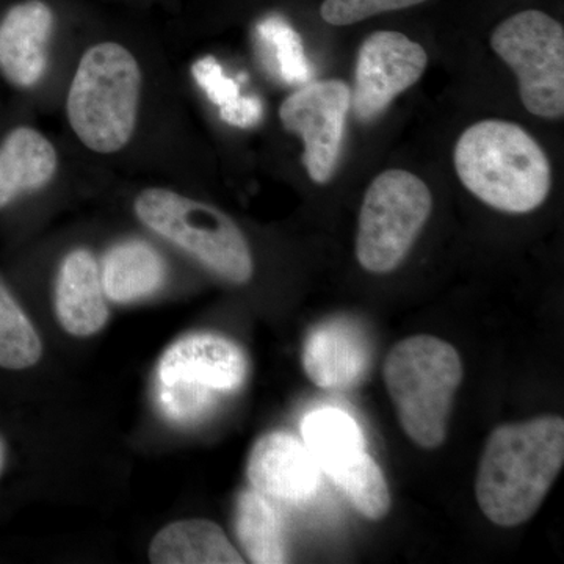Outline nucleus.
<instances>
[{"instance_id":"nucleus-1","label":"nucleus","mask_w":564,"mask_h":564,"mask_svg":"<svg viewBox=\"0 0 564 564\" xmlns=\"http://www.w3.org/2000/svg\"><path fill=\"white\" fill-rule=\"evenodd\" d=\"M563 464L564 421L558 415L499 426L486 441L478 466L475 494L481 511L496 525L524 524Z\"/></svg>"},{"instance_id":"nucleus-2","label":"nucleus","mask_w":564,"mask_h":564,"mask_svg":"<svg viewBox=\"0 0 564 564\" xmlns=\"http://www.w3.org/2000/svg\"><path fill=\"white\" fill-rule=\"evenodd\" d=\"M455 170L480 202L508 214L538 209L551 191V165L538 141L521 126L485 120L456 141Z\"/></svg>"},{"instance_id":"nucleus-3","label":"nucleus","mask_w":564,"mask_h":564,"mask_svg":"<svg viewBox=\"0 0 564 564\" xmlns=\"http://www.w3.org/2000/svg\"><path fill=\"white\" fill-rule=\"evenodd\" d=\"M141 69L132 52L113 41L95 44L80 58L70 82L68 120L88 150L121 151L139 118Z\"/></svg>"},{"instance_id":"nucleus-4","label":"nucleus","mask_w":564,"mask_h":564,"mask_svg":"<svg viewBox=\"0 0 564 564\" xmlns=\"http://www.w3.org/2000/svg\"><path fill=\"white\" fill-rule=\"evenodd\" d=\"M383 377L408 437L426 451L441 447L463 380L458 351L429 334L408 337L389 351Z\"/></svg>"},{"instance_id":"nucleus-5","label":"nucleus","mask_w":564,"mask_h":564,"mask_svg":"<svg viewBox=\"0 0 564 564\" xmlns=\"http://www.w3.org/2000/svg\"><path fill=\"white\" fill-rule=\"evenodd\" d=\"M137 217L144 226L187 251L232 284L251 280L254 262L243 232L217 207L169 188H147L137 196Z\"/></svg>"},{"instance_id":"nucleus-6","label":"nucleus","mask_w":564,"mask_h":564,"mask_svg":"<svg viewBox=\"0 0 564 564\" xmlns=\"http://www.w3.org/2000/svg\"><path fill=\"white\" fill-rule=\"evenodd\" d=\"M247 375V355L239 345L218 334H191L159 362V402L173 421H198L214 410L218 397L239 391Z\"/></svg>"},{"instance_id":"nucleus-7","label":"nucleus","mask_w":564,"mask_h":564,"mask_svg":"<svg viewBox=\"0 0 564 564\" xmlns=\"http://www.w3.org/2000/svg\"><path fill=\"white\" fill-rule=\"evenodd\" d=\"M433 209L429 185L404 170L375 177L359 212L356 258L370 273L399 269Z\"/></svg>"},{"instance_id":"nucleus-8","label":"nucleus","mask_w":564,"mask_h":564,"mask_svg":"<svg viewBox=\"0 0 564 564\" xmlns=\"http://www.w3.org/2000/svg\"><path fill=\"white\" fill-rule=\"evenodd\" d=\"M492 51L516 74L522 104L534 117L564 113V29L543 11L525 10L500 22Z\"/></svg>"},{"instance_id":"nucleus-9","label":"nucleus","mask_w":564,"mask_h":564,"mask_svg":"<svg viewBox=\"0 0 564 564\" xmlns=\"http://www.w3.org/2000/svg\"><path fill=\"white\" fill-rule=\"evenodd\" d=\"M350 109L351 90L340 80L313 82L281 104L282 126L302 137L304 169L315 184L336 172Z\"/></svg>"},{"instance_id":"nucleus-10","label":"nucleus","mask_w":564,"mask_h":564,"mask_svg":"<svg viewBox=\"0 0 564 564\" xmlns=\"http://www.w3.org/2000/svg\"><path fill=\"white\" fill-rule=\"evenodd\" d=\"M429 65L421 44L400 32L367 36L358 52L351 107L364 122L377 120L397 96L413 87Z\"/></svg>"},{"instance_id":"nucleus-11","label":"nucleus","mask_w":564,"mask_h":564,"mask_svg":"<svg viewBox=\"0 0 564 564\" xmlns=\"http://www.w3.org/2000/svg\"><path fill=\"white\" fill-rule=\"evenodd\" d=\"M248 480L267 499L300 503L315 496L322 469L302 441L289 433L265 434L252 447Z\"/></svg>"},{"instance_id":"nucleus-12","label":"nucleus","mask_w":564,"mask_h":564,"mask_svg":"<svg viewBox=\"0 0 564 564\" xmlns=\"http://www.w3.org/2000/svg\"><path fill=\"white\" fill-rule=\"evenodd\" d=\"M372 366L369 337L358 323L332 318L315 326L303 348V367L322 389L344 391L361 383Z\"/></svg>"},{"instance_id":"nucleus-13","label":"nucleus","mask_w":564,"mask_h":564,"mask_svg":"<svg viewBox=\"0 0 564 564\" xmlns=\"http://www.w3.org/2000/svg\"><path fill=\"white\" fill-rule=\"evenodd\" d=\"M54 11L41 0L18 3L0 22V70L14 87H35L50 63Z\"/></svg>"},{"instance_id":"nucleus-14","label":"nucleus","mask_w":564,"mask_h":564,"mask_svg":"<svg viewBox=\"0 0 564 564\" xmlns=\"http://www.w3.org/2000/svg\"><path fill=\"white\" fill-rule=\"evenodd\" d=\"M55 313L70 336H93L106 326L109 307L93 252L74 250L63 259L55 285Z\"/></svg>"},{"instance_id":"nucleus-15","label":"nucleus","mask_w":564,"mask_h":564,"mask_svg":"<svg viewBox=\"0 0 564 564\" xmlns=\"http://www.w3.org/2000/svg\"><path fill=\"white\" fill-rule=\"evenodd\" d=\"M57 151L32 128L13 129L0 144V209L24 193L40 191L57 173Z\"/></svg>"},{"instance_id":"nucleus-16","label":"nucleus","mask_w":564,"mask_h":564,"mask_svg":"<svg viewBox=\"0 0 564 564\" xmlns=\"http://www.w3.org/2000/svg\"><path fill=\"white\" fill-rule=\"evenodd\" d=\"M155 564H242L225 532L206 519L174 522L158 533L150 547Z\"/></svg>"},{"instance_id":"nucleus-17","label":"nucleus","mask_w":564,"mask_h":564,"mask_svg":"<svg viewBox=\"0 0 564 564\" xmlns=\"http://www.w3.org/2000/svg\"><path fill=\"white\" fill-rule=\"evenodd\" d=\"M102 288L115 303L147 299L165 284L166 263L151 245L131 240L115 245L104 259Z\"/></svg>"},{"instance_id":"nucleus-18","label":"nucleus","mask_w":564,"mask_h":564,"mask_svg":"<svg viewBox=\"0 0 564 564\" xmlns=\"http://www.w3.org/2000/svg\"><path fill=\"white\" fill-rule=\"evenodd\" d=\"M302 433L304 445L313 454L323 474H328L366 451L361 426L350 414L337 408H322L307 414Z\"/></svg>"},{"instance_id":"nucleus-19","label":"nucleus","mask_w":564,"mask_h":564,"mask_svg":"<svg viewBox=\"0 0 564 564\" xmlns=\"http://www.w3.org/2000/svg\"><path fill=\"white\" fill-rule=\"evenodd\" d=\"M236 532L251 563H285L284 534L280 516L261 492L245 491L237 499Z\"/></svg>"},{"instance_id":"nucleus-20","label":"nucleus","mask_w":564,"mask_h":564,"mask_svg":"<svg viewBox=\"0 0 564 564\" xmlns=\"http://www.w3.org/2000/svg\"><path fill=\"white\" fill-rule=\"evenodd\" d=\"M329 478L364 518L380 521L391 510V491L383 470L367 451L329 470Z\"/></svg>"},{"instance_id":"nucleus-21","label":"nucleus","mask_w":564,"mask_h":564,"mask_svg":"<svg viewBox=\"0 0 564 564\" xmlns=\"http://www.w3.org/2000/svg\"><path fill=\"white\" fill-rule=\"evenodd\" d=\"M256 33L267 63L285 84L302 85L313 79L314 68L307 61L302 36L284 18L278 14L263 18Z\"/></svg>"},{"instance_id":"nucleus-22","label":"nucleus","mask_w":564,"mask_h":564,"mask_svg":"<svg viewBox=\"0 0 564 564\" xmlns=\"http://www.w3.org/2000/svg\"><path fill=\"white\" fill-rule=\"evenodd\" d=\"M43 345L35 326L0 280V367L29 369L40 361Z\"/></svg>"},{"instance_id":"nucleus-23","label":"nucleus","mask_w":564,"mask_h":564,"mask_svg":"<svg viewBox=\"0 0 564 564\" xmlns=\"http://www.w3.org/2000/svg\"><path fill=\"white\" fill-rule=\"evenodd\" d=\"M426 0H323L322 20L332 25H351L389 11L411 9Z\"/></svg>"},{"instance_id":"nucleus-24","label":"nucleus","mask_w":564,"mask_h":564,"mask_svg":"<svg viewBox=\"0 0 564 564\" xmlns=\"http://www.w3.org/2000/svg\"><path fill=\"white\" fill-rule=\"evenodd\" d=\"M192 74L195 77L196 84L206 93L209 101L220 107L226 104L236 101L240 96L239 84L236 80L229 79L225 76L220 63L214 57H203L193 63Z\"/></svg>"},{"instance_id":"nucleus-25","label":"nucleus","mask_w":564,"mask_h":564,"mask_svg":"<svg viewBox=\"0 0 564 564\" xmlns=\"http://www.w3.org/2000/svg\"><path fill=\"white\" fill-rule=\"evenodd\" d=\"M263 106L261 99L254 96H247V98H239L236 101L226 104L220 107V118L234 128L248 129L258 124L262 120Z\"/></svg>"},{"instance_id":"nucleus-26","label":"nucleus","mask_w":564,"mask_h":564,"mask_svg":"<svg viewBox=\"0 0 564 564\" xmlns=\"http://www.w3.org/2000/svg\"><path fill=\"white\" fill-rule=\"evenodd\" d=\"M3 455H6V451H3V444L2 441H0V469H2L3 466Z\"/></svg>"}]
</instances>
